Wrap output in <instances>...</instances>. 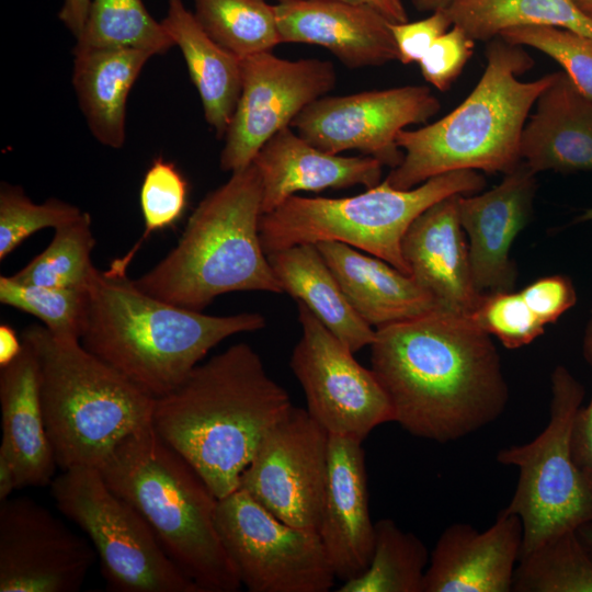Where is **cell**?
Instances as JSON below:
<instances>
[{
    "instance_id": "obj_15",
    "label": "cell",
    "mask_w": 592,
    "mask_h": 592,
    "mask_svg": "<svg viewBox=\"0 0 592 592\" xmlns=\"http://www.w3.org/2000/svg\"><path fill=\"white\" fill-rule=\"evenodd\" d=\"M329 433L293 407L260 443L242 473L244 490L281 521L318 530L327 477Z\"/></svg>"
},
{
    "instance_id": "obj_16",
    "label": "cell",
    "mask_w": 592,
    "mask_h": 592,
    "mask_svg": "<svg viewBox=\"0 0 592 592\" xmlns=\"http://www.w3.org/2000/svg\"><path fill=\"white\" fill-rule=\"evenodd\" d=\"M95 550L48 509L26 497L0 505V592H76Z\"/></svg>"
},
{
    "instance_id": "obj_40",
    "label": "cell",
    "mask_w": 592,
    "mask_h": 592,
    "mask_svg": "<svg viewBox=\"0 0 592 592\" xmlns=\"http://www.w3.org/2000/svg\"><path fill=\"white\" fill-rule=\"evenodd\" d=\"M475 41L460 27L453 25L441 35L419 61L426 82L447 91L471 57Z\"/></svg>"
},
{
    "instance_id": "obj_2",
    "label": "cell",
    "mask_w": 592,
    "mask_h": 592,
    "mask_svg": "<svg viewBox=\"0 0 592 592\" xmlns=\"http://www.w3.org/2000/svg\"><path fill=\"white\" fill-rule=\"evenodd\" d=\"M292 408L260 355L238 343L155 398L151 426L220 499L239 488L260 443Z\"/></svg>"
},
{
    "instance_id": "obj_31",
    "label": "cell",
    "mask_w": 592,
    "mask_h": 592,
    "mask_svg": "<svg viewBox=\"0 0 592 592\" xmlns=\"http://www.w3.org/2000/svg\"><path fill=\"white\" fill-rule=\"evenodd\" d=\"M206 34L242 59L281 44L274 5L265 0H193Z\"/></svg>"
},
{
    "instance_id": "obj_10",
    "label": "cell",
    "mask_w": 592,
    "mask_h": 592,
    "mask_svg": "<svg viewBox=\"0 0 592 592\" xmlns=\"http://www.w3.org/2000/svg\"><path fill=\"white\" fill-rule=\"evenodd\" d=\"M59 511L90 538L115 592H201L173 562L141 514L93 467L62 470L52 481Z\"/></svg>"
},
{
    "instance_id": "obj_41",
    "label": "cell",
    "mask_w": 592,
    "mask_h": 592,
    "mask_svg": "<svg viewBox=\"0 0 592 592\" xmlns=\"http://www.w3.org/2000/svg\"><path fill=\"white\" fill-rule=\"evenodd\" d=\"M432 12L428 18L414 22L390 23L401 64L419 62L433 43L453 25L445 8Z\"/></svg>"
},
{
    "instance_id": "obj_11",
    "label": "cell",
    "mask_w": 592,
    "mask_h": 592,
    "mask_svg": "<svg viewBox=\"0 0 592 592\" xmlns=\"http://www.w3.org/2000/svg\"><path fill=\"white\" fill-rule=\"evenodd\" d=\"M221 544L250 592H328L337 579L315 530L289 525L242 489L218 499Z\"/></svg>"
},
{
    "instance_id": "obj_4",
    "label": "cell",
    "mask_w": 592,
    "mask_h": 592,
    "mask_svg": "<svg viewBox=\"0 0 592 592\" xmlns=\"http://www.w3.org/2000/svg\"><path fill=\"white\" fill-rule=\"evenodd\" d=\"M486 59L478 83L457 107L429 125L399 133L403 158L385 178L392 187L412 189L458 170L505 174L522 161L521 136L530 111L556 72L520 80L534 60L522 46L501 37L488 42Z\"/></svg>"
},
{
    "instance_id": "obj_28",
    "label": "cell",
    "mask_w": 592,
    "mask_h": 592,
    "mask_svg": "<svg viewBox=\"0 0 592 592\" xmlns=\"http://www.w3.org/2000/svg\"><path fill=\"white\" fill-rule=\"evenodd\" d=\"M185 60L207 124L225 136L241 91V59L212 39L182 0H168L161 21Z\"/></svg>"
},
{
    "instance_id": "obj_30",
    "label": "cell",
    "mask_w": 592,
    "mask_h": 592,
    "mask_svg": "<svg viewBox=\"0 0 592 592\" xmlns=\"http://www.w3.org/2000/svg\"><path fill=\"white\" fill-rule=\"evenodd\" d=\"M430 554L423 542L392 520L375 523L371 561L360 576L342 582L339 592H423Z\"/></svg>"
},
{
    "instance_id": "obj_14",
    "label": "cell",
    "mask_w": 592,
    "mask_h": 592,
    "mask_svg": "<svg viewBox=\"0 0 592 592\" xmlns=\"http://www.w3.org/2000/svg\"><path fill=\"white\" fill-rule=\"evenodd\" d=\"M440 109L426 86H403L325 95L305 107L291 127L320 150L333 155L357 150L392 169L403 158L397 144L399 133L425 123Z\"/></svg>"
},
{
    "instance_id": "obj_38",
    "label": "cell",
    "mask_w": 592,
    "mask_h": 592,
    "mask_svg": "<svg viewBox=\"0 0 592 592\" xmlns=\"http://www.w3.org/2000/svg\"><path fill=\"white\" fill-rule=\"evenodd\" d=\"M499 37L510 44L535 48L556 60L574 86L592 100V38L546 25L512 27Z\"/></svg>"
},
{
    "instance_id": "obj_35",
    "label": "cell",
    "mask_w": 592,
    "mask_h": 592,
    "mask_svg": "<svg viewBox=\"0 0 592 592\" xmlns=\"http://www.w3.org/2000/svg\"><path fill=\"white\" fill-rule=\"evenodd\" d=\"M0 301L36 317L56 338L81 340L88 319V291L24 284L1 275Z\"/></svg>"
},
{
    "instance_id": "obj_19",
    "label": "cell",
    "mask_w": 592,
    "mask_h": 592,
    "mask_svg": "<svg viewBox=\"0 0 592 592\" xmlns=\"http://www.w3.org/2000/svg\"><path fill=\"white\" fill-rule=\"evenodd\" d=\"M520 517L498 513L483 532L454 523L440 535L423 581V592H510L522 549Z\"/></svg>"
},
{
    "instance_id": "obj_20",
    "label": "cell",
    "mask_w": 592,
    "mask_h": 592,
    "mask_svg": "<svg viewBox=\"0 0 592 592\" xmlns=\"http://www.w3.org/2000/svg\"><path fill=\"white\" fill-rule=\"evenodd\" d=\"M274 9L281 43L319 45L349 68L398 59L391 22L369 8L338 0H280Z\"/></svg>"
},
{
    "instance_id": "obj_47",
    "label": "cell",
    "mask_w": 592,
    "mask_h": 592,
    "mask_svg": "<svg viewBox=\"0 0 592 592\" xmlns=\"http://www.w3.org/2000/svg\"><path fill=\"white\" fill-rule=\"evenodd\" d=\"M20 341L13 328L5 323L0 325V367L11 363L22 351Z\"/></svg>"
},
{
    "instance_id": "obj_13",
    "label": "cell",
    "mask_w": 592,
    "mask_h": 592,
    "mask_svg": "<svg viewBox=\"0 0 592 592\" xmlns=\"http://www.w3.org/2000/svg\"><path fill=\"white\" fill-rule=\"evenodd\" d=\"M337 82L332 62L316 58L288 60L271 52L241 59V91L224 136L220 168L238 171L252 163L261 147L291 126L310 103Z\"/></svg>"
},
{
    "instance_id": "obj_12",
    "label": "cell",
    "mask_w": 592,
    "mask_h": 592,
    "mask_svg": "<svg viewBox=\"0 0 592 592\" xmlns=\"http://www.w3.org/2000/svg\"><path fill=\"white\" fill-rule=\"evenodd\" d=\"M296 303L301 335L291 368L305 392L307 411L330 435L363 442L375 428L394 422L389 397L374 371Z\"/></svg>"
},
{
    "instance_id": "obj_36",
    "label": "cell",
    "mask_w": 592,
    "mask_h": 592,
    "mask_svg": "<svg viewBox=\"0 0 592 592\" xmlns=\"http://www.w3.org/2000/svg\"><path fill=\"white\" fill-rule=\"evenodd\" d=\"M187 202V183L174 163L156 158L145 173L139 203L145 230L135 246L122 258L114 260L110 267L123 273L138 249L151 232L173 227L182 217Z\"/></svg>"
},
{
    "instance_id": "obj_9",
    "label": "cell",
    "mask_w": 592,
    "mask_h": 592,
    "mask_svg": "<svg viewBox=\"0 0 592 592\" xmlns=\"http://www.w3.org/2000/svg\"><path fill=\"white\" fill-rule=\"evenodd\" d=\"M550 395L545 429L532 441L497 453L500 464L519 469L514 493L503 510L522 522L520 558L592 522V473L577 464L571 448L584 389L567 367L558 365L550 376Z\"/></svg>"
},
{
    "instance_id": "obj_37",
    "label": "cell",
    "mask_w": 592,
    "mask_h": 592,
    "mask_svg": "<svg viewBox=\"0 0 592 592\" xmlns=\"http://www.w3.org/2000/svg\"><path fill=\"white\" fill-rule=\"evenodd\" d=\"M82 214L77 206L59 198L34 203L21 186H0V260L3 261L25 239L44 228H57Z\"/></svg>"
},
{
    "instance_id": "obj_29",
    "label": "cell",
    "mask_w": 592,
    "mask_h": 592,
    "mask_svg": "<svg viewBox=\"0 0 592 592\" xmlns=\"http://www.w3.org/2000/svg\"><path fill=\"white\" fill-rule=\"evenodd\" d=\"M444 8L453 25L475 42L531 25L563 27L592 38V21L571 0H448Z\"/></svg>"
},
{
    "instance_id": "obj_49",
    "label": "cell",
    "mask_w": 592,
    "mask_h": 592,
    "mask_svg": "<svg viewBox=\"0 0 592 592\" xmlns=\"http://www.w3.org/2000/svg\"><path fill=\"white\" fill-rule=\"evenodd\" d=\"M448 0H412L414 8L419 11H434L444 8Z\"/></svg>"
},
{
    "instance_id": "obj_51",
    "label": "cell",
    "mask_w": 592,
    "mask_h": 592,
    "mask_svg": "<svg viewBox=\"0 0 592 592\" xmlns=\"http://www.w3.org/2000/svg\"><path fill=\"white\" fill-rule=\"evenodd\" d=\"M589 220H592V207L585 209L583 212V214H581L577 219L576 221L578 223H581V221H589Z\"/></svg>"
},
{
    "instance_id": "obj_18",
    "label": "cell",
    "mask_w": 592,
    "mask_h": 592,
    "mask_svg": "<svg viewBox=\"0 0 592 592\" xmlns=\"http://www.w3.org/2000/svg\"><path fill=\"white\" fill-rule=\"evenodd\" d=\"M337 579L351 580L367 568L375 524L368 508L362 442L330 435L323 502L317 530Z\"/></svg>"
},
{
    "instance_id": "obj_42",
    "label": "cell",
    "mask_w": 592,
    "mask_h": 592,
    "mask_svg": "<svg viewBox=\"0 0 592 592\" xmlns=\"http://www.w3.org/2000/svg\"><path fill=\"white\" fill-rule=\"evenodd\" d=\"M525 303L546 327L574 306L577 292L565 275L540 277L520 291Z\"/></svg>"
},
{
    "instance_id": "obj_3",
    "label": "cell",
    "mask_w": 592,
    "mask_h": 592,
    "mask_svg": "<svg viewBox=\"0 0 592 592\" xmlns=\"http://www.w3.org/2000/svg\"><path fill=\"white\" fill-rule=\"evenodd\" d=\"M81 344L153 398L173 390L226 338L265 327L259 312L212 316L152 297L96 269Z\"/></svg>"
},
{
    "instance_id": "obj_8",
    "label": "cell",
    "mask_w": 592,
    "mask_h": 592,
    "mask_svg": "<svg viewBox=\"0 0 592 592\" xmlns=\"http://www.w3.org/2000/svg\"><path fill=\"white\" fill-rule=\"evenodd\" d=\"M485 185L479 171L458 170L408 190L395 189L384 180L353 196L293 195L262 215L260 239L266 254L297 244L338 241L410 275L401 246L415 218L445 197L475 194Z\"/></svg>"
},
{
    "instance_id": "obj_22",
    "label": "cell",
    "mask_w": 592,
    "mask_h": 592,
    "mask_svg": "<svg viewBox=\"0 0 592 592\" xmlns=\"http://www.w3.org/2000/svg\"><path fill=\"white\" fill-rule=\"evenodd\" d=\"M262 183V212L297 192H320L380 183L383 164L368 156L344 157L312 146L291 126L272 136L253 159Z\"/></svg>"
},
{
    "instance_id": "obj_26",
    "label": "cell",
    "mask_w": 592,
    "mask_h": 592,
    "mask_svg": "<svg viewBox=\"0 0 592 592\" xmlns=\"http://www.w3.org/2000/svg\"><path fill=\"white\" fill-rule=\"evenodd\" d=\"M153 55L133 48L73 53L72 87L92 136L118 149L126 138V105L132 87Z\"/></svg>"
},
{
    "instance_id": "obj_17",
    "label": "cell",
    "mask_w": 592,
    "mask_h": 592,
    "mask_svg": "<svg viewBox=\"0 0 592 592\" xmlns=\"http://www.w3.org/2000/svg\"><path fill=\"white\" fill-rule=\"evenodd\" d=\"M535 175L521 161L491 190L459 195V220L468 241L474 284L480 294L514 287L516 270L510 250L531 217Z\"/></svg>"
},
{
    "instance_id": "obj_1",
    "label": "cell",
    "mask_w": 592,
    "mask_h": 592,
    "mask_svg": "<svg viewBox=\"0 0 592 592\" xmlns=\"http://www.w3.org/2000/svg\"><path fill=\"white\" fill-rule=\"evenodd\" d=\"M372 369L394 422L413 436L448 443L496 421L509 386L490 335L469 317L445 310L376 329Z\"/></svg>"
},
{
    "instance_id": "obj_21",
    "label": "cell",
    "mask_w": 592,
    "mask_h": 592,
    "mask_svg": "<svg viewBox=\"0 0 592 592\" xmlns=\"http://www.w3.org/2000/svg\"><path fill=\"white\" fill-rule=\"evenodd\" d=\"M459 195L445 197L420 214L407 230L401 249L410 275L441 310L469 315L481 294L473 280Z\"/></svg>"
},
{
    "instance_id": "obj_6",
    "label": "cell",
    "mask_w": 592,
    "mask_h": 592,
    "mask_svg": "<svg viewBox=\"0 0 592 592\" xmlns=\"http://www.w3.org/2000/svg\"><path fill=\"white\" fill-rule=\"evenodd\" d=\"M262 215V183L252 162L200 202L177 246L133 283L196 311L230 292L283 293L261 243Z\"/></svg>"
},
{
    "instance_id": "obj_7",
    "label": "cell",
    "mask_w": 592,
    "mask_h": 592,
    "mask_svg": "<svg viewBox=\"0 0 592 592\" xmlns=\"http://www.w3.org/2000/svg\"><path fill=\"white\" fill-rule=\"evenodd\" d=\"M21 340L37 358L45 429L60 469L99 468L124 439L151 425L155 398L80 341L39 325Z\"/></svg>"
},
{
    "instance_id": "obj_43",
    "label": "cell",
    "mask_w": 592,
    "mask_h": 592,
    "mask_svg": "<svg viewBox=\"0 0 592 592\" xmlns=\"http://www.w3.org/2000/svg\"><path fill=\"white\" fill-rule=\"evenodd\" d=\"M585 361L592 366V318L589 320L582 342ZM572 455L577 464L592 473V396L587 407L576 413L571 434Z\"/></svg>"
},
{
    "instance_id": "obj_27",
    "label": "cell",
    "mask_w": 592,
    "mask_h": 592,
    "mask_svg": "<svg viewBox=\"0 0 592 592\" xmlns=\"http://www.w3.org/2000/svg\"><path fill=\"white\" fill-rule=\"evenodd\" d=\"M266 255L283 292L303 303L352 352L373 343L376 330L351 306L316 244Z\"/></svg>"
},
{
    "instance_id": "obj_33",
    "label": "cell",
    "mask_w": 592,
    "mask_h": 592,
    "mask_svg": "<svg viewBox=\"0 0 592 592\" xmlns=\"http://www.w3.org/2000/svg\"><path fill=\"white\" fill-rule=\"evenodd\" d=\"M49 244L12 277L24 284L88 291L96 267L88 213L55 228Z\"/></svg>"
},
{
    "instance_id": "obj_32",
    "label": "cell",
    "mask_w": 592,
    "mask_h": 592,
    "mask_svg": "<svg viewBox=\"0 0 592 592\" xmlns=\"http://www.w3.org/2000/svg\"><path fill=\"white\" fill-rule=\"evenodd\" d=\"M173 46L162 23L150 15L141 0H92L73 53L98 48H133L155 56Z\"/></svg>"
},
{
    "instance_id": "obj_23",
    "label": "cell",
    "mask_w": 592,
    "mask_h": 592,
    "mask_svg": "<svg viewBox=\"0 0 592 592\" xmlns=\"http://www.w3.org/2000/svg\"><path fill=\"white\" fill-rule=\"evenodd\" d=\"M520 152L535 173L592 171V100L563 71L536 100Z\"/></svg>"
},
{
    "instance_id": "obj_48",
    "label": "cell",
    "mask_w": 592,
    "mask_h": 592,
    "mask_svg": "<svg viewBox=\"0 0 592 592\" xmlns=\"http://www.w3.org/2000/svg\"><path fill=\"white\" fill-rule=\"evenodd\" d=\"M577 534L585 547L587 551L592 557V522L581 525L577 530Z\"/></svg>"
},
{
    "instance_id": "obj_34",
    "label": "cell",
    "mask_w": 592,
    "mask_h": 592,
    "mask_svg": "<svg viewBox=\"0 0 592 592\" xmlns=\"http://www.w3.org/2000/svg\"><path fill=\"white\" fill-rule=\"evenodd\" d=\"M512 591L592 592V557L577 531L554 537L522 556Z\"/></svg>"
},
{
    "instance_id": "obj_46",
    "label": "cell",
    "mask_w": 592,
    "mask_h": 592,
    "mask_svg": "<svg viewBox=\"0 0 592 592\" xmlns=\"http://www.w3.org/2000/svg\"><path fill=\"white\" fill-rule=\"evenodd\" d=\"M19 488L14 460L8 448L0 444V502L7 500Z\"/></svg>"
},
{
    "instance_id": "obj_50",
    "label": "cell",
    "mask_w": 592,
    "mask_h": 592,
    "mask_svg": "<svg viewBox=\"0 0 592 592\" xmlns=\"http://www.w3.org/2000/svg\"><path fill=\"white\" fill-rule=\"evenodd\" d=\"M574 7L592 21V0H571Z\"/></svg>"
},
{
    "instance_id": "obj_24",
    "label": "cell",
    "mask_w": 592,
    "mask_h": 592,
    "mask_svg": "<svg viewBox=\"0 0 592 592\" xmlns=\"http://www.w3.org/2000/svg\"><path fill=\"white\" fill-rule=\"evenodd\" d=\"M316 247L351 306L375 330L441 310L411 275L383 259L338 241H322Z\"/></svg>"
},
{
    "instance_id": "obj_39",
    "label": "cell",
    "mask_w": 592,
    "mask_h": 592,
    "mask_svg": "<svg viewBox=\"0 0 592 592\" xmlns=\"http://www.w3.org/2000/svg\"><path fill=\"white\" fill-rule=\"evenodd\" d=\"M469 317L511 350L530 344L545 330L522 294L513 289L481 294Z\"/></svg>"
},
{
    "instance_id": "obj_44",
    "label": "cell",
    "mask_w": 592,
    "mask_h": 592,
    "mask_svg": "<svg viewBox=\"0 0 592 592\" xmlns=\"http://www.w3.org/2000/svg\"><path fill=\"white\" fill-rule=\"evenodd\" d=\"M92 0H64L58 19L77 39L88 19Z\"/></svg>"
},
{
    "instance_id": "obj_45",
    "label": "cell",
    "mask_w": 592,
    "mask_h": 592,
    "mask_svg": "<svg viewBox=\"0 0 592 592\" xmlns=\"http://www.w3.org/2000/svg\"><path fill=\"white\" fill-rule=\"evenodd\" d=\"M355 5L369 8L391 23H402L408 21L407 11L401 0H338Z\"/></svg>"
},
{
    "instance_id": "obj_5",
    "label": "cell",
    "mask_w": 592,
    "mask_h": 592,
    "mask_svg": "<svg viewBox=\"0 0 592 592\" xmlns=\"http://www.w3.org/2000/svg\"><path fill=\"white\" fill-rule=\"evenodd\" d=\"M98 469L106 485L141 514L201 592L241 588L217 532L218 498L151 425L124 439Z\"/></svg>"
},
{
    "instance_id": "obj_25",
    "label": "cell",
    "mask_w": 592,
    "mask_h": 592,
    "mask_svg": "<svg viewBox=\"0 0 592 592\" xmlns=\"http://www.w3.org/2000/svg\"><path fill=\"white\" fill-rule=\"evenodd\" d=\"M0 368L1 444L14 460L19 488L52 483L57 464L45 429L36 355L23 342L21 353Z\"/></svg>"
}]
</instances>
